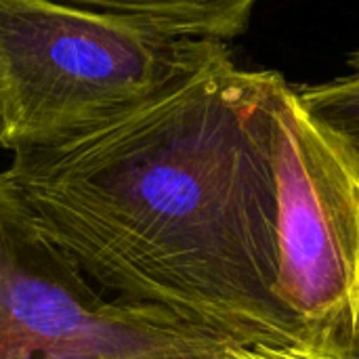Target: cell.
I'll use <instances>...</instances> for the list:
<instances>
[{
    "mask_svg": "<svg viewBox=\"0 0 359 359\" xmlns=\"http://www.w3.org/2000/svg\"><path fill=\"white\" fill-rule=\"evenodd\" d=\"M269 82L225 48L103 124L15 151L6 172L46 233L122 299L246 349L303 347L278 294Z\"/></svg>",
    "mask_w": 359,
    "mask_h": 359,
    "instance_id": "cell-1",
    "label": "cell"
},
{
    "mask_svg": "<svg viewBox=\"0 0 359 359\" xmlns=\"http://www.w3.org/2000/svg\"><path fill=\"white\" fill-rule=\"evenodd\" d=\"M358 359H359V358H358Z\"/></svg>",
    "mask_w": 359,
    "mask_h": 359,
    "instance_id": "cell-9",
    "label": "cell"
},
{
    "mask_svg": "<svg viewBox=\"0 0 359 359\" xmlns=\"http://www.w3.org/2000/svg\"><path fill=\"white\" fill-rule=\"evenodd\" d=\"M225 48L55 0H0V145L15 154L84 133Z\"/></svg>",
    "mask_w": 359,
    "mask_h": 359,
    "instance_id": "cell-2",
    "label": "cell"
},
{
    "mask_svg": "<svg viewBox=\"0 0 359 359\" xmlns=\"http://www.w3.org/2000/svg\"><path fill=\"white\" fill-rule=\"evenodd\" d=\"M278 187V294L316 353L359 358V168L303 109L282 74L269 82Z\"/></svg>",
    "mask_w": 359,
    "mask_h": 359,
    "instance_id": "cell-4",
    "label": "cell"
},
{
    "mask_svg": "<svg viewBox=\"0 0 359 359\" xmlns=\"http://www.w3.org/2000/svg\"><path fill=\"white\" fill-rule=\"evenodd\" d=\"M301 349V347H299ZM307 353L309 359H358V358H339V355H326V353H316V351H309V349H303Z\"/></svg>",
    "mask_w": 359,
    "mask_h": 359,
    "instance_id": "cell-8",
    "label": "cell"
},
{
    "mask_svg": "<svg viewBox=\"0 0 359 359\" xmlns=\"http://www.w3.org/2000/svg\"><path fill=\"white\" fill-rule=\"evenodd\" d=\"M231 359H309L307 353L299 347H286V349H276V347H238L231 351Z\"/></svg>",
    "mask_w": 359,
    "mask_h": 359,
    "instance_id": "cell-7",
    "label": "cell"
},
{
    "mask_svg": "<svg viewBox=\"0 0 359 359\" xmlns=\"http://www.w3.org/2000/svg\"><path fill=\"white\" fill-rule=\"evenodd\" d=\"M349 72L328 82L297 88L309 118L353 158L359 168V50L347 57Z\"/></svg>",
    "mask_w": 359,
    "mask_h": 359,
    "instance_id": "cell-6",
    "label": "cell"
},
{
    "mask_svg": "<svg viewBox=\"0 0 359 359\" xmlns=\"http://www.w3.org/2000/svg\"><path fill=\"white\" fill-rule=\"evenodd\" d=\"M143 29L191 40L225 42L246 32L257 0H55Z\"/></svg>",
    "mask_w": 359,
    "mask_h": 359,
    "instance_id": "cell-5",
    "label": "cell"
},
{
    "mask_svg": "<svg viewBox=\"0 0 359 359\" xmlns=\"http://www.w3.org/2000/svg\"><path fill=\"white\" fill-rule=\"evenodd\" d=\"M238 347L164 307L105 301L0 172V359H231Z\"/></svg>",
    "mask_w": 359,
    "mask_h": 359,
    "instance_id": "cell-3",
    "label": "cell"
}]
</instances>
